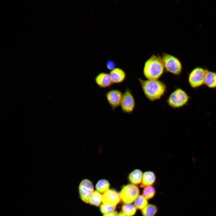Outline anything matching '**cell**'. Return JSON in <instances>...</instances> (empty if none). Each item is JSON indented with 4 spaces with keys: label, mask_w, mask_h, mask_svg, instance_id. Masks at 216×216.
I'll return each mask as SVG.
<instances>
[{
    "label": "cell",
    "mask_w": 216,
    "mask_h": 216,
    "mask_svg": "<svg viewBox=\"0 0 216 216\" xmlns=\"http://www.w3.org/2000/svg\"><path fill=\"white\" fill-rule=\"evenodd\" d=\"M106 67L108 70L111 71L116 68V64L113 61L109 60L106 63Z\"/></svg>",
    "instance_id": "603a6c76"
},
{
    "label": "cell",
    "mask_w": 216,
    "mask_h": 216,
    "mask_svg": "<svg viewBox=\"0 0 216 216\" xmlns=\"http://www.w3.org/2000/svg\"><path fill=\"white\" fill-rule=\"evenodd\" d=\"M110 184L107 180L102 179L99 180L96 184L95 187L97 191L100 193H104L109 190Z\"/></svg>",
    "instance_id": "e0dca14e"
},
{
    "label": "cell",
    "mask_w": 216,
    "mask_h": 216,
    "mask_svg": "<svg viewBox=\"0 0 216 216\" xmlns=\"http://www.w3.org/2000/svg\"><path fill=\"white\" fill-rule=\"evenodd\" d=\"M161 58L165 71L176 76L181 74L183 66L178 58L167 53H164Z\"/></svg>",
    "instance_id": "277c9868"
},
{
    "label": "cell",
    "mask_w": 216,
    "mask_h": 216,
    "mask_svg": "<svg viewBox=\"0 0 216 216\" xmlns=\"http://www.w3.org/2000/svg\"><path fill=\"white\" fill-rule=\"evenodd\" d=\"M165 71L161 57L155 55L146 60L143 69L144 76L149 80H159Z\"/></svg>",
    "instance_id": "7a4b0ae2"
},
{
    "label": "cell",
    "mask_w": 216,
    "mask_h": 216,
    "mask_svg": "<svg viewBox=\"0 0 216 216\" xmlns=\"http://www.w3.org/2000/svg\"><path fill=\"white\" fill-rule=\"evenodd\" d=\"M155 189L152 186L145 187L143 191V195L147 199L152 198L155 195Z\"/></svg>",
    "instance_id": "44dd1931"
},
{
    "label": "cell",
    "mask_w": 216,
    "mask_h": 216,
    "mask_svg": "<svg viewBox=\"0 0 216 216\" xmlns=\"http://www.w3.org/2000/svg\"><path fill=\"white\" fill-rule=\"evenodd\" d=\"M208 70L197 67L190 72L188 77V82L191 88L197 89L204 85L205 76Z\"/></svg>",
    "instance_id": "5b68a950"
},
{
    "label": "cell",
    "mask_w": 216,
    "mask_h": 216,
    "mask_svg": "<svg viewBox=\"0 0 216 216\" xmlns=\"http://www.w3.org/2000/svg\"><path fill=\"white\" fill-rule=\"evenodd\" d=\"M190 97L183 89L178 88L173 91L169 95L166 102L168 105L173 109L182 108L189 102Z\"/></svg>",
    "instance_id": "3957f363"
},
{
    "label": "cell",
    "mask_w": 216,
    "mask_h": 216,
    "mask_svg": "<svg viewBox=\"0 0 216 216\" xmlns=\"http://www.w3.org/2000/svg\"><path fill=\"white\" fill-rule=\"evenodd\" d=\"M205 85L210 89L216 88V72L207 70L205 75Z\"/></svg>",
    "instance_id": "5bb4252c"
},
{
    "label": "cell",
    "mask_w": 216,
    "mask_h": 216,
    "mask_svg": "<svg viewBox=\"0 0 216 216\" xmlns=\"http://www.w3.org/2000/svg\"><path fill=\"white\" fill-rule=\"evenodd\" d=\"M139 194L140 190L137 186L129 184L123 187L119 194L122 202L125 204H129L134 201Z\"/></svg>",
    "instance_id": "8992f818"
},
{
    "label": "cell",
    "mask_w": 216,
    "mask_h": 216,
    "mask_svg": "<svg viewBox=\"0 0 216 216\" xmlns=\"http://www.w3.org/2000/svg\"><path fill=\"white\" fill-rule=\"evenodd\" d=\"M158 212L157 207L154 205L148 204L141 210L143 216H154Z\"/></svg>",
    "instance_id": "2e32d148"
},
{
    "label": "cell",
    "mask_w": 216,
    "mask_h": 216,
    "mask_svg": "<svg viewBox=\"0 0 216 216\" xmlns=\"http://www.w3.org/2000/svg\"><path fill=\"white\" fill-rule=\"evenodd\" d=\"M147 199L143 195H139L134 201V205L136 208L142 209L148 204Z\"/></svg>",
    "instance_id": "ffe728a7"
},
{
    "label": "cell",
    "mask_w": 216,
    "mask_h": 216,
    "mask_svg": "<svg viewBox=\"0 0 216 216\" xmlns=\"http://www.w3.org/2000/svg\"><path fill=\"white\" fill-rule=\"evenodd\" d=\"M116 208V206H109L104 204H102L100 207V210L102 214H106L113 211Z\"/></svg>",
    "instance_id": "7402d4cb"
},
{
    "label": "cell",
    "mask_w": 216,
    "mask_h": 216,
    "mask_svg": "<svg viewBox=\"0 0 216 216\" xmlns=\"http://www.w3.org/2000/svg\"><path fill=\"white\" fill-rule=\"evenodd\" d=\"M94 187L92 182L89 180L85 179L80 184L79 190L81 199L84 202L89 203L90 198L93 194Z\"/></svg>",
    "instance_id": "9c48e42d"
},
{
    "label": "cell",
    "mask_w": 216,
    "mask_h": 216,
    "mask_svg": "<svg viewBox=\"0 0 216 216\" xmlns=\"http://www.w3.org/2000/svg\"><path fill=\"white\" fill-rule=\"evenodd\" d=\"M136 104L135 99L131 91L127 88L123 93L120 105L122 111L125 113H131L135 109Z\"/></svg>",
    "instance_id": "52a82bcc"
},
{
    "label": "cell",
    "mask_w": 216,
    "mask_h": 216,
    "mask_svg": "<svg viewBox=\"0 0 216 216\" xmlns=\"http://www.w3.org/2000/svg\"><path fill=\"white\" fill-rule=\"evenodd\" d=\"M121 200L120 194L113 189L108 190L104 193L102 202L104 204L116 206Z\"/></svg>",
    "instance_id": "30bf717a"
},
{
    "label": "cell",
    "mask_w": 216,
    "mask_h": 216,
    "mask_svg": "<svg viewBox=\"0 0 216 216\" xmlns=\"http://www.w3.org/2000/svg\"><path fill=\"white\" fill-rule=\"evenodd\" d=\"M156 176L154 172L147 171L143 174L142 180L141 187L151 186L155 182Z\"/></svg>",
    "instance_id": "4fadbf2b"
},
{
    "label": "cell",
    "mask_w": 216,
    "mask_h": 216,
    "mask_svg": "<svg viewBox=\"0 0 216 216\" xmlns=\"http://www.w3.org/2000/svg\"><path fill=\"white\" fill-rule=\"evenodd\" d=\"M102 195L97 191H94L92 195L89 203L96 206H99L102 201Z\"/></svg>",
    "instance_id": "ac0fdd59"
},
{
    "label": "cell",
    "mask_w": 216,
    "mask_h": 216,
    "mask_svg": "<svg viewBox=\"0 0 216 216\" xmlns=\"http://www.w3.org/2000/svg\"><path fill=\"white\" fill-rule=\"evenodd\" d=\"M117 216H127L122 212H121L118 214Z\"/></svg>",
    "instance_id": "d4e9b609"
},
{
    "label": "cell",
    "mask_w": 216,
    "mask_h": 216,
    "mask_svg": "<svg viewBox=\"0 0 216 216\" xmlns=\"http://www.w3.org/2000/svg\"><path fill=\"white\" fill-rule=\"evenodd\" d=\"M192 160L193 161V164H195L196 161V160L195 157L194 156H192Z\"/></svg>",
    "instance_id": "484cf974"
},
{
    "label": "cell",
    "mask_w": 216,
    "mask_h": 216,
    "mask_svg": "<svg viewBox=\"0 0 216 216\" xmlns=\"http://www.w3.org/2000/svg\"><path fill=\"white\" fill-rule=\"evenodd\" d=\"M135 205L131 204H126L122 207V212L127 216H133L135 214L136 209Z\"/></svg>",
    "instance_id": "d6986e66"
},
{
    "label": "cell",
    "mask_w": 216,
    "mask_h": 216,
    "mask_svg": "<svg viewBox=\"0 0 216 216\" xmlns=\"http://www.w3.org/2000/svg\"><path fill=\"white\" fill-rule=\"evenodd\" d=\"M123 93L116 89L107 91L105 94L106 100L112 110L115 111L120 106Z\"/></svg>",
    "instance_id": "ba28073f"
},
{
    "label": "cell",
    "mask_w": 216,
    "mask_h": 216,
    "mask_svg": "<svg viewBox=\"0 0 216 216\" xmlns=\"http://www.w3.org/2000/svg\"><path fill=\"white\" fill-rule=\"evenodd\" d=\"M138 80L146 97L154 102L161 98L167 91V86L163 82L159 80Z\"/></svg>",
    "instance_id": "6da1fadb"
},
{
    "label": "cell",
    "mask_w": 216,
    "mask_h": 216,
    "mask_svg": "<svg viewBox=\"0 0 216 216\" xmlns=\"http://www.w3.org/2000/svg\"><path fill=\"white\" fill-rule=\"evenodd\" d=\"M143 173L139 169H136L130 172L128 176V179L130 182L134 185H138L142 182Z\"/></svg>",
    "instance_id": "9a60e30c"
},
{
    "label": "cell",
    "mask_w": 216,
    "mask_h": 216,
    "mask_svg": "<svg viewBox=\"0 0 216 216\" xmlns=\"http://www.w3.org/2000/svg\"><path fill=\"white\" fill-rule=\"evenodd\" d=\"M113 84H119L123 82L126 80V74L122 69L116 67L109 73Z\"/></svg>",
    "instance_id": "7c38bea8"
},
{
    "label": "cell",
    "mask_w": 216,
    "mask_h": 216,
    "mask_svg": "<svg viewBox=\"0 0 216 216\" xmlns=\"http://www.w3.org/2000/svg\"><path fill=\"white\" fill-rule=\"evenodd\" d=\"M97 85L102 88H108L113 84L109 73L101 72L97 74L94 78Z\"/></svg>",
    "instance_id": "8fae6325"
},
{
    "label": "cell",
    "mask_w": 216,
    "mask_h": 216,
    "mask_svg": "<svg viewBox=\"0 0 216 216\" xmlns=\"http://www.w3.org/2000/svg\"><path fill=\"white\" fill-rule=\"evenodd\" d=\"M117 212L116 211H114L112 212L104 214L103 216H117Z\"/></svg>",
    "instance_id": "cb8c5ba5"
}]
</instances>
